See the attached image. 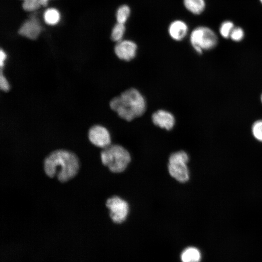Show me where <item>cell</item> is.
Listing matches in <instances>:
<instances>
[{
	"instance_id": "13",
	"label": "cell",
	"mask_w": 262,
	"mask_h": 262,
	"mask_svg": "<svg viewBox=\"0 0 262 262\" xmlns=\"http://www.w3.org/2000/svg\"><path fill=\"white\" fill-rule=\"evenodd\" d=\"M180 258L182 262H199L201 256L197 248L189 247L182 251Z\"/></svg>"
},
{
	"instance_id": "12",
	"label": "cell",
	"mask_w": 262,
	"mask_h": 262,
	"mask_svg": "<svg viewBox=\"0 0 262 262\" xmlns=\"http://www.w3.org/2000/svg\"><path fill=\"white\" fill-rule=\"evenodd\" d=\"M185 8L194 15H200L205 10L206 2L205 0H183Z\"/></svg>"
},
{
	"instance_id": "5",
	"label": "cell",
	"mask_w": 262,
	"mask_h": 262,
	"mask_svg": "<svg viewBox=\"0 0 262 262\" xmlns=\"http://www.w3.org/2000/svg\"><path fill=\"white\" fill-rule=\"evenodd\" d=\"M189 157L183 150L172 153L169 156L167 169L172 178L180 183H185L190 178V173L187 166Z\"/></svg>"
},
{
	"instance_id": "24",
	"label": "cell",
	"mask_w": 262,
	"mask_h": 262,
	"mask_svg": "<svg viewBox=\"0 0 262 262\" xmlns=\"http://www.w3.org/2000/svg\"><path fill=\"white\" fill-rule=\"evenodd\" d=\"M261 103H262V94L261 96Z\"/></svg>"
},
{
	"instance_id": "1",
	"label": "cell",
	"mask_w": 262,
	"mask_h": 262,
	"mask_svg": "<svg viewBox=\"0 0 262 262\" xmlns=\"http://www.w3.org/2000/svg\"><path fill=\"white\" fill-rule=\"evenodd\" d=\"M80 167L79 159L73 152L58 149L49 154L44 161V169L50 178L56 176L61 182H65L74 178Z\"/></svg>"
},
{
	"instance_id": "3",
	"label": "cell",
	"mask_w": 262,
	"mask_h": 262,
	"mask_svg": "<svg viewBox=\"0 0 262 262\" xmlns=\"http://www.w3.org/2000/svg\"><path fill=\"white\" fill-rule=\"evenodd\" d=\"M100 157L102 164L115 173L124 171L131 161L128 150L116 144H111L104 148L100 153Z\"/></svg>"
},
{
	"instance_id": "16",
	"label": "cell",
	"mask_w": 262,
	"mask_h": 262,
	"mask_svg": "<svg viewBox=\"0 0 262 262\" xmlns=\"http://www.w3.org/2000/svg\"><path fill=\"white\" fill-rule=\"evenodd\" d=\"M125 31V24L117 22L113 28L111 34V39L116 43L123 40Z\"/></svg>"
},
{
	"instance_id": "14",
	"label": "cell",
	"mask_w": 262,
	"mask_h": 262,
	"mask_svg": "<svg viewBox=\"0 0 262 262\" xmlns=\"http://www.w3.org/2000/svg\"><path fill=\"white\" fill-rule=\"evenodd\" d=\"M130 7L126 4L120 6L116 12L117 22L124 24L126 22L131 15Z\"/></svg>"
},
{
	"instance_id": "2",
	"label": "cell",
	"mask_w": 262,
	"mask_h": 262,
	"mask_svg": "<svg viewBox=\"0 0 262 262\" xmlns=\"http://www.w3.org/2000/svg\"><path fill=\"white\" fill-rule=\"evenodd\" d=\"M146 101L136 89L126 90L110 102V108L121 118L128 121L141 116L146 109Z\"/></svg>"
},
{
	"instance_id": "6",
	"label": "cell",
	"mask_w": 262,
	"mask_h": 262,
	"mask_svg": "<svg viewBox=\"0 0 262 262\" xmlns=\"http://www.w3.org/2000/svg\"><path fill=\"white\" fill-rule=\"evenodd\" d=\"M106 206L109 210V215L115 223L121 224L127 219L130 211L128 202L117 196L107 199Z\"/></svg>"
},
{
	"instance_id": "8",
	"label": "cell",
	"mask_w": 262,
	"mask_h": 262,
	"mask_svg": "<svg viewBox=\"0 0 262 262\" xmlns=\"http://www.w3.org/2000/svg\"><path fill=\"white\" fill-rule=\"evenodd\" d=\"M136 44L130 40H122L116 43L114 48L116 56L120 60L130 61L136 56Z\"/></svg>"
},
{
	"instance_id": "17",
	"label": "cell",
	"mask_w": 262,
	"mask_h": 262,
	"mask_svg": "<svg viewBox=\"0 0 262 262\" xmlns=\"http://www.w3.org/2000/svg\"><path fill=\"white\" fill-rule=\"evenodd\" d=\"M233 23L229 20H226L222 22L219 27V33L225 39L229 38L230 34L234 28Z\"/></svg>"
},
{
	"instance_id": "21",
	"label": "cell",
	"mask_w": 262,
	"mask_h": 262,
	"mask_svg": "<svg viewBox=\"0 0 262 262\" xmlns=\"http://www.w3.org/2000/svg\"><path fill=\"white\" fill-rule=\"evenodd\" d=\"M0 88L4 92H7L10 89V84L4 75L3 74L2 69H0Z\"/></svg>"
},
{
	"instance_id": "19",
	"label": "cell",
	"mask_w": 262,
	"mask_h": 262,
	"mask_svg": "<svg viewBox=\"0 0 262 262\" xmlns=\"http://www.w3.org/2000/svg\"><path fill=\"white\" fill-rule=\"evenodd\" d=\"M42 6L39 0H24L22 3L23 9L32 12L38 9Z\"/></svg>"
},
{
	"instance_id": "26",
	"label": "cell",
	"mask_w": 262,
	"mask_h": 262,
	"mask_svg": "<svg viewBox=\"0 0 262 262\" xmlns=\"http://www.w3.org/2000/svg\"></svg>"
},
{
	"instance_id": "18",
	"label": "cell",
	"mask_w": 262,
	"mask_h": 262,
	"mask_svg": "<svg viewBox=\"0 0 262 262\" xmlns=\"http://www.w3.org/2000/svg\"><path fill=\"white\" fill-rule=\"evenodd\" d=\"M251 131L255 138L262 142V119L256 120L253 123Z\"/></svg>"
},
{
	"instance_id": "25",
	"label": "cell",
	"mask_w": 262,
	"mask_h": 262,
	"mask_svg": "<svg viewBox=\"0 0 262 262\" xmlns=\"http://www.w3.org/2000/svg\"><path fill=\"white\" fill-rule=\"evenodd\" d=\"M259 1L262 4V0H259Z\"/></svg>"
},
{
	"instance_id": "11",
	"label": "cell",
	"mask_w": 262,
	"mask_h": 262,
	"mask_svg": "<svg viewBox=\"0 0 262 262\" xmlns=\"http://www.w3.org/2000/svg\"><path fill=\"white\" fill-rule=\"evenodd\" d=\"M169 35L173 40L180 41L182 40L188 32V27L184 21L180 19L175 20L168 26Z\"/></svg>"
},
{
	"instance_id": "15",
	"label": "cell",
	"mask_w": 262,
	"mask_h": 262,
	"mask_svg": "<svg viewBox=\"0 0 262 262\" xmlns=\"http://www.w3.org/2000/svg\"><path fill=\"white\" fill-rule=\"evenodd\" d=\"M60 15L59 11L55 8L47 9L44 13V18L45 22L50 25L56 24L60 20Z\"/></svg>"
},
{
	"instance_id": "20",
	"label": "cell",
	"mask_w": 262,
	"mask_h": 262,
	"mask_svg": "<svg viewBox=\"0 0 262 262\" xmlns=\"http://www.w3.org/2000/svg\"><path fill=\"white\" fill-rule=\"evenodd\" d=\"M244 37V30L240 27H235L230 34L229 38L234 42H238L241 41Z\"/></svg>"
},
{
	"instance_id": "7",
	"label": "cell",
	"mask_w": 262,
	"mask_h": 262,
	"mask_svg": "<svg viewBox=\"0 0 262 262\" xmlns=\"http://www.w3.org/2000/svg\"><path fill=\"white\" fill-rule=\"evenodd\" d=\"M90 141L95 146L105 148L111 145V138L109 131L104 127L94 125L90 128L88 134Z\"/></svg>"
},
{
	"instance_id": "10",
	"label": "cell",
	"mask_w": 262,
	"mask_h": 262,
	"mask_svg": "<svg viewBox=\"0 0 262 262\" xmlns=\"http://www.w3.org/2000/svg\"><path fill=\"white\" fill-rule=\"evenodd\" d=\"M41 26L35 16L25 21L18 30V33L29 39L35 40L41 32Z\"/></svg>"
},
{
	"instance_id": "22",
	"label": "cell",
	"mask_w": 262,
	"mask_h": 262,
	"mask_svg": "<svg viewBox=\"0 0 262 262\" xmlns=\"http://www.w3.org/2000/svg\"><path fill=\"white\" fill-rule=\"evenodd\" d=\"M7 55L6 53L2 49L0 51V69H2V67L4 65V62L6 59Z\"/></svg>"
},
{
	"instance_id": "9",
	"label": "cell",
	"mask_w": 262,
	"mask_h": 262,
	"mask_svg": "<svg viewBox=\"0 0 262 262\" xmlns=\"http://www.w3.org/2000/svg\"><path fill=\"white\" fill-rule=\"evenodd\" d=\"M153 124L167 131L173 129L175 124V118L170 112L164 110H158L152 115Z\"/></svg>"
},
{
	"instance_id": "23",
	"label": "cell",
	"mask_w": 262,
	"mask_h": 262,
	"mask_svg": "<svg viewBox=\"0 0 262 262\" xmlns=\"http://www.w3.org/2000/svg\"><path fill=\"white\" fill-rule=\"evenodd\" d=\"M49 0H39L42 6H46L47 5Z\"/></svg>"
},
{
	"instance_id": "4",
	"label": "cell",
	"mask_w": 262,
	"mask_h": 262,
	"mask_svg": "<svg viewBox=\"0 0 262 262\" xmlns=\"http://www.w3.org/2000/svg\"><path fill=\"white\" fill-rule=\"evenodd\" d=\"M191 45L198 53L214 49L218 44V37L215 33L206 26H198L191 32L190 36Z\"/></svg>"
}]
</instances>
